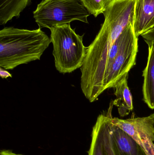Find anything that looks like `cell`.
<instances>
[{
    "mask_svg": "<svg viewBox=\"0 0 154 155\" xmlns=\"http://www.w3.org/2000/svg\"><path fill=\"white\" fill-rule=\"evenodd\" d=\"M51 43L39 28L29 30L5 27L0 31V66L13 70L19 65L40 60Z\"/></svg>",
    "mask_w": 154,
    "mask_h": 155,
    "instance_id": "obj_1",
    "label": "cell"
},
{
    "mask_svg": "<svg viewBox=\"0 0 154 155\" xmlns=\"http://www.w3.org/2000/svg\"><path fill=\"white\" fill-rule=\"evenodd\" d=\"M50 30L57 71L60 73H71L81 68L87 49L83 44L84 35L77 34L70 24L54 26Z\"/></svg>",
    "mask_w": 154,
    "mask_h": 155,
    "instance_id": "obj_2",
    "label": "cell"
},
{
    "mask_svg": "<svg viewBox=\"0 0 154 155\" xmlns=\"http://www.w3.org/2000/svg\"><path fill=\"white\" fill-rule=\"evenodd\" d=\"M33 14L39 28L49 29L74 21L88 23L90 15L80 0H42Z\"/></svg>",
    "mask_w": 154,
    "mask_h": 155,
    "instance_id": "obj_3",
    "label": "cell"
},
{
    "mask_svg": "<svg viewBox=\"0 0 154 155\" xmlns=\"http://www.w3.org/2000/svg\"><path fill=\"white\" fill-rule=\"evenodd\" d=\"M123 41L117 55L106 73L103 82L104 91L114 87L135 65L138 51V38L134 23H130L122 32Z\"/></svg>",
    "mask_w": 154,
    "mask_h": 155,
    "instance_id": "obj_4",
    "label": "cell"
},
{
    "mask_svg": "<svg viewBox=\"0 0 154 155\" xmlns=\"http://www.w3.org/2000/svg\"><path fill=\"white\" fill-rule=\"evenodd\" d=\"M112 106L107 113L99 115L92 129L88 155H121L112 134Z\"/></svg>",
    "mask_w": 154,
    "mask_h": 155,
    "instance_id": "obj_5",
    "label": "cell"
},
{
    "mask_svg": "<svg viewBox=\"0 0 154 155\" xmlns=\"http://www.w3.org/2000/svg\"><path fill=\"white\" fill-rule=\"evenodd\" d=\"M112 122L131 137L142 148L148 142H154V122L152 115L127 119L113 117Z\"/></svg>",
    "mask_w": 154,
    "mask_h": 155,
    "instance_id": "obj_6",
    "label": "cell"
},
{
    "mask_svg": "<svg viewBox=\"0 0 154 155\" xmlns=\"http://www.w3.org/2000/svg\"><path fill=\"white\" fill-rule=\"evenodd\" d=\"M154 27V0H136L134 28L138 38Z\"/></svg>",
    "mask_w": 154,
    "mask_h": 155,
    "instance_id": "obj_7",
    "label": "cell"
},
{
    "mask_svg": "<svg viewBox=\"0 0 154 155\" xmlns=\"http://www.w3.org/2000/svg\"><path fill=\"white\" fill-rule=\"evenodd\" d=\"M112 134L121 155H148L131 137L112 123Z\"/></svg>",
    "mask_w": 154,
    "mask_h": 155,
    "instance_id": "obj_8",
    "label": "cell"
},
{
    "mask_svg": "<svg viewBox=\"0 0 154 155\" xmlns=\"http://www.w3.org/2000/svg\"><path fill=\"white\" fill-rule=\"evenodd\" d=\"M147 64L143 72V100L149 108L154 109V42L148 45Z\"/></svg>",
    "mask_w": 154,
    "mask_h": 155,
    "instance_id": "obj_9",
    "label": "cell"
},
{
    "mask_svg": "<svg viewBox=\"0 0 154 155\" xmlns=\"http://www.w3.org/2000/svg\"><path fill=\"white\" fill-rule=\"evenodd\" d=\"M128 77L127 74L113 87L116 97L113 105L118 107L119 115L122 117L128 115L134 109L133 96L128 86Z\"/></svg>",
    "mask_w": 154,
    "mask_h": 155,
    "instance_id": "obj_10",
    "label": "cell"
},
{
    "mask_svg": "<svg viewBox=\"0 0 154 155\" xmlns=\"http://www.w3.org/2000/svg\"><path fill=\"white\" fill-rule=\"evenodd\" d=\"M31 0H0V25H4L21 13L30 4Z\"/></svg>",
    "mask_w": 154,
    "mask_h": 155,
    "instance_id": "obj_11",
    "label": "cell"
},
{
    "mask_svg": "<svg viewBox=\"0 0 154 155\" xmlns=\"http://www.w3.org/2000/svg\"><path fill=\"white\" fill-rule=\"evenodd\" d=\"M90 14L97 17L104 13L115 0H80Z\"/></svg>",
    "mask_w": 154,
    "mask_h": 155,
    "instance_id": "obj_12",
    "label": "cell"
},
{
    "mask_svg": "<svg viewBox=\"0 0 154 155\" xmlns=\"http://www.w3.org/2000/svg\"><path fill=\"white\" fill-rule=\"evenodd\" d=\"M123 41V34L121 33L120 36L118 38L117 40L115 41V43L114 44L110 49V51H109V54H108V57L107 59V71H108L109 68L111 66L114 59L115 58L116 56L117 55L118 51H119V49L121 47V45H122V42Z\"/></svg>",
    "mask_w": 154,
    "mask_h": 155,
    "instance_id": "obj_13",
    "label": "cell"
},
{
    "mask_svg": "<svg viewBox=\"0 0 154 155\" xmlns=\"http://www.w3.org/2000/svg\"><path fill=\"white\" fill-rule=\"evenodd\" d=\"M141 36L143 38L147 45L154 42V27L151 30L142 35Z\"/></svg>",
    "mask_w": 154,
    "mask_h": 155,
    "instance_id": "obj_14",
    "label": "cell"
},
{
    "mask_svg": "<svg viewBox=\"0 0 154 155\" xmlns=\"http://www.w3.org/2000/svg\"><path fill=\"white\" fill-rule=\"evenodd\" d=\"M0 75L2 78H6L8 77H12L11 74L5 70L2 69V68L1 67L0 69Z\"/></svg>",
    "mask_w": 154,
    "mask_h": 155,
    "instance_id": "obj_15",
    "label": "cell"
},
{
    "mask_svg": "<svg viewBox=\"0 0 154 155\" xmlns=\"http://www.w3.org/2000/svg\"><path fill=\"white\" fill-rule=\"evenodd\" d=\"M0 155H23L20 154H16L14 153L12 151L9 150H1Z\"/></svg>",
    "mask_w": 154,
    "mask_h": 155,
    "instance_id": "obj_16",
    "label": "cell"
},
{
    "mask_svg": "<svg viewBox=\"0 0 154 155\" xmlns=\"http://www.w3.org/2000/svg\"><path fill=\"white\" fill-rule=\"evenodd\" d=\"M146 153L148 155H154V143L151 144L146 150Z\"/></svg>",
    "mask_w": 154,
    "mask_h": 155,
    "instance_id": "obj_17",
    "label": "cell"
},
{
    "mask_svg": "<svg viewBox=\"0 0 154 155\" xmlns=\"http://www.w3.org/2000/svg\"><path fill=\"white\" fill-rule=\"evenodd\" d=\"M152 116L153 118L154 122V114H152Z\"/></svg>",
    "mask_w": 154,
    "mask_h": 155,
    "instance_id": "obj_18",
    "label": "cell"
}]
</instances>
